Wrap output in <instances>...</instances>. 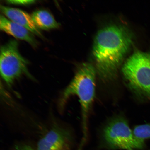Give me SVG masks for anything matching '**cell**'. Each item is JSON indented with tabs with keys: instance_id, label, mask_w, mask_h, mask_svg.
<instances>
[{
	"instance_id": "4",
	"label": "cell",
	"mask_w": 150,
	"mask_h": 150,
	"mask_svg": "<svg viewBox=\"0 0 150 150\" xmlns=\"http://www.w3.org/2000/svg\"><path fill=\"white\" fill-rule=\"evenodd\" d=\"M18 44L12 40L1 46L0 55V71L3 79L9 87L22 75L33 78L28 71V62L19 52Z\"/></svg>"
},
{
	"instance_id": "12",
	"label": "cell",
	"mask_w": 150,
	"mask_h": 150,
	"mask_svg": "<svg viewBox=\"0 0 150 150\" xmlns=\"http://www.w3.org/2000/svg\"><path fill=\"white\" fill-rule=\"evenodd\" d=\"M16 150H33L30 146L26 144H22L17 146L16 147Z\"/></svg>"
},
{
	"instance_id": "11",
	"label": "cell",
	"mask_w": 150,
	"mask_h": 150,
	"mask_svg": "<svg viewBox=\"0 0 150 150\" xmlns=\"http://www.w3.org/2000/svg\"><path fill=\"white\" fill-rule=\"evenodd\" d=\"M35 1H8L7 2L12 4L20 5H28L34 3Z\"/></svg>"
},
{
	"instance_id": "8",
	"label": "cell",
	"mask_w": 150,
	"mask_h": 150,
	"mask_svg": "<svg viewBox=\"0 0 150 150\" xmlns=\"http://www.w3.org/2000/svg\"><path fill=\"white\" fill-rule=\"evenodd\" d=\"M0 29L17 39L27 42L34 47L38 45V42L33 36V34L1 14L0 16Z\"/></svg>"
},
{
	"instance_id": "9",
	"label": "cell",
	"mask_w": 150,
	"mask_h": 150,
	"mask_svg": "<svg viewBox=\"0 0 150 150\" xmlns=\"http://www.w3.org/2000/svg\"><path fill=\"white\" fill-rule=\"evenodd\" d=\"M31 16L35 25L39 29L48 30L57 29L60 25L52 15L45 10L35 11Z\"/></svg>"
},
{
	"instance_id": "13",
	"label": "cell",
	"mask_w": 150,
	"mask_h": 150,
	"mask_svg": "<svg viewBox=\"0 0 150 150\" xmlns=\"http://www.w3.org/2000/svg\"><path fill=\"white\" fill-rule=\"evenodd\" d=\"M134 150V149H131V150Z\"/></svg>"
},
{
	"instance_id": "3",
	"label": "cell",
	"mask_w": 150,
	"mask_h": 150,
	"mask_svg": "<svg viewBox=\"0 0 150 150\" xmlns=\"http://www.w3.org/2000/svg\"><path fill=\"white\" fill-rule=\"evenodd\" d=\"M122 71L131 91L150 98V53L134 52L125 62Z\"/></svg>"
},
{
	"instance_id": "2",
	"label": "cell",
	"mask_w": 150,
	"mask_h": 150,
	"mask_svg": "<svg viewBox=\"0 0 150 150\" xmlns=\"http://www.w3.org/2000/svg\"><path fill=\"white\" fill-rule=\"evenodd\" d=\"M96 72L90 64H83L79 69L72 81L62 93L59 106L62 110L72 96L78 97L81 105L83 134L87 132V120L94 99Z\"/></svg>"
},
{
	"instance_id": "7",
	"label": "cell",
	"mask_w": 150,
	"mask_h": 150,
	"mask_svg": "<svg viewBox=\"0 0 150 150\" xmlns=\"http://www.w3.org/2000/svg\"><path fill=\"white\" fill-rule=\"evenodd\" d=\"M2 13L11 21L26 28L33 34L43 38L40 30L35 25L31 16L21 9L1 5Z\"/></svg>"
},
{
	"instance_id": "10",
	"label": "cell",
	"mask_w": 150,
	"mask_h": 150,
	"mask_svg": "<svg viewBox=\"0 0 150 150\" xmlns=\"http://www.w3.org/2000/svg\"><path fill=\"white\" fill-rule=\"evenodd\" d=\"M133 132L137 138L144 141L150 138V123L138 125L134 127Z\"/></svg>"
},
{
	"instance_id": "6",
	"label": "cell",
	"mask_w": 150,
	"mask_h": 150,
	"mask_svg": "<svg viewBox=\"0 0 150 150\" xmlns=\"http://www.w3.org/2000/svg\"><path fill=\"white\" fill-rule=\"evenodd\" d=\"M72 142L70 131L56 125L39 140L37 150H70Z\"/></svg>"
},
{
	"instance_id": "5",
	"label": "cell",
	"mask_w": 150,
	"mask_h": 150,
	"mask_svg": "<svg viewBox=\"0 0 150 150\" xmlns=\"http://www.w3.org/2000/svg\"><path fill=\"white\" fill-rule=\"evenodd\" d=\"M103 138L109 147L129 150L144 147V141L137 138L124 117H114L109 122L103 131Z\"/></svg>"
},
{
	"instance_id": "1",
	"label": "cell",
	"mask_w": 150,
	"mask_h": 150,
	"mask_svg": "<svg viewBox=\"0 0 150 150\" xmlns=\"http://www.w3.org/2000/svg\"><path fill=\"white\" fill-rule=\"evenodd\" d=\"M132 43L130 33L122 26H108L97 33L93 53L98 74L104 81H109L115 78Z\"/></svg>"
}]
</instances>
